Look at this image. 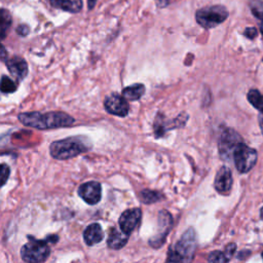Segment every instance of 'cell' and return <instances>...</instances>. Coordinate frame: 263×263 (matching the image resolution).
Here are the masks:
<instances>
[{"instance_id": "cell-1", "label": "cell", "mask_w": 263, "mask_h": 263, "mask_svg": "<svg viewBox=\"0 0 263 263\" xmlns=\"http://www.w3.org/2000/svg\"><path fill=\"white\" fill-rule=\"evenodd\" d=\"M18 120L27 126L37 129L67 127L74 123L75 119L61 111H50L46 113L41 112H24L18 114Z\"/></svg>"}, {"instance_id": "cell-2", "label": "cell", "mask_w": 263, "mask_h": 263, "mask_svg": "<svg viewBox=\"0 0 263 263\" xmlns=\"http://www.w3.org/2000/svg\"><path fill=\"white\" fill-rule=\"evenodd\" d=\"M90 148L91 143L87 138L74 136L52 142L49 146V151L53 158L65 160L84 153Z\"/></svg>"}, {"instance_id": "cell-3", "label": "cell", "mask_w": 263, "mask_h": 263, "mask_svg": "<svg viewBox=\"0 0 263 263\" xmlns=\"http://www.w3.org/2000/svg\"><path fill=\"white\" fill-rule=\"evenodd\" d=\"M29 241L21 249L22 259L27 263H40L45 261L49 254L50 249L47 245L48 237L46 239H36L32 236H28Z\"/></svg>"}, {"instance_id": "cell-4", "label": "cell", "mask_w": 263, "mask_h": 263, "mask_svg": "<svg viewBox=\"0 0 263 263\" xmlns=\"http://www.w3.org/2000/svg\"><path fill=\"white\" fill-rule=\"evenodd\" d=\"M229 15L228 10L223 5H212L202 7L195 12V20L204 29H211L222 24Z\"/></svg>"}, {"instance_id": "cell-5", "label": "cell", "mask_w": 263, "mask_h": 263, "mask_svg": "<svg viewBox=\"0 0 263 263\" xmlns=\"http://www.w3.org/2000/svg\"><path fill=\"white\" fill-rule=\"evenodd\" d=\"M233 160L236 170L241 173L250 172L257 161V151L245 144H239L233 152Z\"/></svg>"}, {"instance_id": "cell-6", "label": "cell", "mask_w": 263, "mask_h": 263, "mask_svg": "<svg viewBox=\"0 0 263 263\" xmlns=\"http://www.w3.org/2000/svg\"><path fill=\"white\" fill-rule=\"evenodd\" d=\"M173 249L182 259L183 263H191L196 250V236L194 230L192 228L186 230Z\"/></svg>"}, {"instance_id": "cell-7", "label": "cell", "mask_w": 263, "mask_h": 263, "mask_svg": "<svg viewBox=\"0 0 263 263\" xmlns=\"http://www.w3.org/2000/svg\"><path fill=\"white\" fill-rule=\"evenodd\" d=\"M242 143V140L240 136L233 129L227 128L225 129L219 141V150H220V155L224 159H229L235 150V148Z\"/></svg>"}, {"instance_id": "cell-8", "label": "cell", "mask_w": 263, "mask_h": 263, "mask_svg": "<svg viewBox=\"0 0 263 263\" xmlns=\"http://www.w3.org/2000/svg\"><path fill=\"white\" fill-rule=\"evenodd\" d=\"M173 225V218L171 214L166 211H161L158 214V228L156 234L149 239V245L153 248H160L165 238L167 233L170 232Z\"/></svg>"}, {"instance_id": "cell-9", "label": "cell", "mask_w": 263, "mask_h": 263, "mask_svg": "<svg viewBox=\"0 0 263 263\" xmlns=\"http://www.w3.org/2000/svg\"><path fill=\"white\" fill-rule=\"evenodd\" d=\"M104 107L108 113L120 117L126 116L129 111L127 100L117 92H112L105 98Z\"/></svg>"}, {"instance_id": "cell-10", "label": "cell", "mask_w": 263, "mask_h": 263, "mask_svg": "<svg viewBox=\"0 0 263 263\" xmlns=\"http://www.w3.org/2000/svg\"><path fill=\"white\" fill-rule=\"evenodd\" d=\"M187 119H188V115L186 113H182L178 117H176L175 119H171V120L165 119V117L161 113H158L157 116L155 117V120H154L155 137L156 138L162 137L163 134L165 132H167L168 129L184 126Z\"/></svg>"}, {"instance_id": "cell-11", "label": "cell", "mask_w": 263, "mask_h": 263, "mask_svg": "<svg viewBox=\"0 0 263 263\" xmlns=\"http://www.w3.org/2000/svg\"><path fill=\"white\" fill-rule=\"evenodd\" d=\"M78 195L88 204H96L101 200L102 187L99 182L89 181L78 188Z\"/></svg>"}, {"instance_id": "cell-12", "label": "cell", "mask_w": 263, "mask_h": 263, "mask_svg": "<svg viewBox=\"0 0 263 263\" xmlns=\"http://www.w3.org/2000/svg\"><path fill=\"white\" fill-rule=\"evenodd\" d=\"M142 217V212L140 209H130L124 211L119 220L120 230L129 235V233L139 225Z\"/></svg>"}, {"instance_id": "cell-13", "label": "cell", "mask_w": 263, "mask_h": 263, "mask_svg": "<svg viewBox=\"0 0 263 263\" xmlns=\"http://www.w3.org/2000/svg\"><path fill=\"white\" fill-rule=\"evenodd\" d=\"M7 70L14 76L17 80H23L28 74V64L26 60L22 57L14 55L5 61Z\"/></svg>"}, {"instance_id": "cell-14", "label": "cell", "mask_w": 263, "mask_h": 263, "mask_svg": "<svg viewBox=\"0 0 263 263\" xmlns=\"http://www.w3.org/2000/svg\"><path fill=\"white\" fill-rule=\"evenodd\" d=\"M214 185L216 190L221 194H226L229 192L232 186V174L230 168L227 166H222L216 175Z\"/></svg>"}, {"instance_id": "cell-15", "label": "cell", "mask_w": 263, "mask_h": 263, "mask_svg": "<svg viewBox=\"0 0 263 263\" xmlns=\"http://www.w3.org/2000/svg\"><path fill=\"white\" fill-rule=\"evenodd\" d=\"M104 237L103 229L100 224H89L83 231V239L87 246H93L99 243Z\"/></svg>"}, {"instance_id": "cell-16", "label": "cell", "mask_w": 263, "mask_h": 263, "mask_svg": "<svg viewBox=\"0 0 263 263\" xmlns=\"http://www.w3.org/2000/svg\"><path fill=\"white\" fill-rule=\"evenodd\" d=\"M48 3L58 9L63 11L78 13L83 7L82 0H47Z\"/></svg>"}, {"instance_id": "cell-17", "label": "cell", "mask_w": 263, "mask_h": 263, "mask_svg": "<svg viewBox=\"0 0 263 263\" xmlns=\"http://www.w3.org/2000/svg\"><path fill=\"white\" fill-rule=\"evenodd\" d=\"M128 240V234L118 230L117 228H111L109 237L107 239V245L110 249L119 250L123 248Z\"/></svg>"}, {"instance_id": "cell-18", "label": "cell", "mask_w": 263, "mask_h": 263, "mask_svg": "<svg viewBox=\"0 0 263 263\" xmlns=\"http://www.w3.org/2000/svg\"><path fill=\"white\" fill-rule=\"evenodd\" d=\"M12 25V15L6 8L0 7V41L5 39Z\"/></svg>"}, {"instance_id": "cell-19", "label": "cell", "mask_w": 263, "mask_h": 263, "mask_svg": "<svg viewBox=\"0 0 263 263\" xmlns=\"http://www.w3.org/2000/svg\"><path fill=\"white\" fill-rule=\"evenodd\" d=\"M145 93V85L142 83H135L122 89V96L127 101H138Z\"/></svg>"}, {"instance_id": "cell-20", "label": "cell", "mask_w": 263, "mask_h": 263, "mask_svg": "<svg viewBox=\"0 0 263 263\" xmlns=\"http://www.w3.org/2000/svg\"><path fill=\"white\" fill-rule=\"evenodd\" d=\"M139 197H140L142 202L147 203V204L157 202V201H159L160 199L163 198V196L160 192L154 191V190H149V189L142 190L139 194Z\"/></svg>"}, {"instance_id": "cell-21", "label": "cell", "mask_w": 263, "mask_h": 263, "mask_svg": "<svg viewBox=\"0 0 263 263\" xmlns=\"http://www.w3.org/2000/svg\"><path fill=\"white\" fill-rule=\"evenodd\" d=\"M248 101L253 107L263 113V95L258 89H251L247 95Z\"/></svg>"}, {"instance_id": "cell-22", "label": "cell", "mask_w": 263, "mask_h": 263, "mask_svg": "<svg viewBox=\"0 0 263 263\" xmlns=\"http://www.w3.org/2000/svg\"><path fill=\"white\" fill-rule=\"evenodd\" d=\"M17 89V84L7 75H3L0 79V91L3 93H12Z\"/></svg>"}, {"instance_id": "cell-23", "label": "cell", "mask_w": 263, "mask_h": 263, "mask_svg": "<svg viewBox=\"0 0 263 263\" xmlns=\"http://www.w3.org/2000/svg\"><path fill=\"white\" fill-rule=\"evenodd\" d=\"M252 13L261 22H263V0H252L250 2Z\"/></svg>"}, {"instance_id": "cell-24", "label": "cell", "mask_w": 263, "mask_h": 263, "mask_svg": "<svg viewBox=\"0 0 263 263\" xmlns=\"http://www.w3.org/2000/svg\"><path fill=\"white\" fill-rule=\"evenodd\" d=\"M229 260L230 259L227 257L224 251H214L209 255L208 258L209 263H227Z\"/></svg>"}, {"instance_id": "cell-25", "label": "cell", "mask_w": 263, "mask_h": 263, "mask_svg": "<svg viewBox=\"0 0 263 263\" xmlns=\"http://www.w3.org/2000/svg\"><path fill=\"white\" fill-rule=\"evenodd\" d=\"M10 168L6 163H0V187H2L8 180Z\"/></svg>"}, {"instance_id": "cell-26", "label": "cell", "mask_w": 263, "mask_h": 263, "mask_svg": "<svg viewBox=\"0 0 263 263\" xmlns=\"http://www.w3.org/2000/svg\"><path fill=\"white\" fill-rule=\"evenodd\" d=\"M165 263H183L182 259H181V258L179 257V255L175 252V250L173 249V247L170 248V250H168Z\"/></svg>"}, {"instance_id": "cell-27", "label": "cell", "mask_w": 263, "mask_h": 263, "mask_svg": "<svg viewBox=\"0 0 263 263\" xmlns=\"http://www.w3.org/2000/svg\"><path fill=\"white\" fill-rule=\"evenodd\" d=\"M15 31H16V33H17L20 36L25 37V36H27V35L29 34L30 29H29V27H28L26 24H22V25H18V26L16 27Z\"/></svg>"}, {"instance_id": "cell-28", "label": "cell", "mask_w": 263, "mask_h": 263, "mask_svg": "<svg viewBox=\"0 0 263 263\" xmlns=\"http://www.w3.org/2000/svg\"><path fill=\"white\" fill-rule=\"evenodd\" d=\"M258 32L255 27H249L243 31V36H246L249 39H254L257 36Z\"/></svg>"}, {"instance_id": "cell-29", "label": "cell", "mask_w": 263, "mask_h": 263, "mask_svg": "<svg viewBox=\"0 0 263 263\" xmlns=\"http://www.w3.org/2000/svg\"><path fill=\"white\" fill-rule=\"evenodd\" d=\"M7 57H8V52H7V50L5 49V47L3 46V44L0 41V61L5 62L7 60Z\"/></svg>"}, {"instance_id": "cell-30", "label": "cell", "mask_w": 263, "mask_h": 263, "mask_svg": "<svg viewBox=\"0 0 263 263\" xmlns=\"http://www.w3.org/2000/svg\"><path fill=\"white\" fill-rule=\"evenodd\" d=\"M154 1H155V3H156L157 7H159V8L165 7V6L170 3L168 0H154Z\"/></svg>"}, {"instance_id": "cell-31", "label": "cell", "mask_w": 263, "mask_h": 263, "mask_svg": "<svg viewBox=\"0 0 263 263\" xmlns=\"http://www.w3.org/2000/svg\"><path fill=\"white\" fill-rule=\"evenodd\" d=\"M97 2H98V0H87V7H88V9L91 10L96 6Z\"/></svg>"}, {"instance_id": "cell-32", "label": "cell", "mask_w": 263, "mask_h": 263, "mask_svg": "<svg viewBox=\"0 0 263 263\" xmlns=\"http://www.w3.org/2000/svg\"><path fill=\"white\" fill-rule=\"evenodd\" d=\"M258 118H259V125H260V128H261V133L263 134V113H260Z\"/></svg>"}, {"instance_id": "cell-33", "label": "cell", "mask_w": 263, "mask_h": 263, "mask_svg": "<svg viewBox=\"0 0 263 263\" xmlns=\"http://www.w3.org/2000/svg\"><path fill=\"white\" fill-rule=\"evenodd\" d=\"M260 31H261V33H262V35H263V22H262L261 25H260Z\"/></svg>"}, {"instance_id": "cell-34", "label": "cell", "mask_w": 263, "mask_h": 263, "mask_svg": "<svg viewBox=\"0 0 263 263\" xmlns=\"http://www.w3.org/2000/svg\"><path fill=\"white\" fill-rule=\"evenodd\" d=\"M260 216H261V218L263 219V208H262L261 211H260Z\"/></svg>"}, {"instance_id": "cell-35", "label": "cell", "mask_w": 263, "mask_h": 263, "mask_svg": "<svg viewBox=\"0 0 263 263\" xmlns=\"http://www.w3.org/2000/svg\"><path fill=\"white\" fill-rule=\"evenodd\" d=\"M262 258H263V253H262Z\"/></svg>"}]
</instances>
